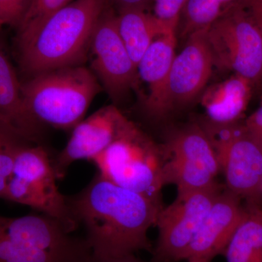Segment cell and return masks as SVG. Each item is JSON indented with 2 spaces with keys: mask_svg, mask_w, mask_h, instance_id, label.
<instances>
[{
  "mask_svg": "<svg viewBox=\"0 0 262 262\" xmlns=\"http://www.w3.org/2000/svg\"><path fill=\"white\" fill-rule=\"evenodd\" d=\"M74 220L85 231V241L96 257L146 251L148 237L163 206L96 173L80 192L67 196Z\"/></svg>",
  "mask_w": 262,
  "mask_h": 262,
  "instance_id": "6da1fadb",
  "label": "cell"
},
{
  "mask_svg": "<svg viewBox=\"0 0 262 262\" xmlns=\"http://www.w3.org/2000/svg\"><path fill=\"white\" fill-rule=\"evenodd\" d=\"M110 0H74L48 17L28 37L18 39L22 70L30 77L83 65L95 27Z\"/></svg>",
  "mask_w": 262,
  "mask_h": 262,
  "instance_id": "7a4b0ae2",
  "label": "cell"
},
{
  "mask_svg": "<svg viewBox=\"0 0 262 262\" xmlns=\"http://www.w3.org/2000/svg\"><path fill=\"white\" fill-rule=\"evenodd\" d=\"M102 90L94 72L83 65L41 72L22 84L26 107L39 123L72 130L84 118Z\"/></svg>",
  "mask_w": 262,
  "mask_h": 262,
  "instance_id": "3957f363",
  "label": "cell"
},
{
  "mask_svg": "<svg viewBox=\"0 0 262 262\" xmlns=\"http://www.w3.org/2000/svg\"><path fill=\"white\" fill-rule=\"evenodd\" d=\"M59 221L42 213L0 215V262H89L92 251Z\"/></svg>",
  "mask_w": 262,
  "mask_h": 262,
  "instance_id": "277c9868",
  "label": "cell"
},
{
  "mask_svg": "<svg viewBox=\"0 0 262 262\" xmlns=\"http://www.w3.org/2000/svg\"><path fill=\"white\" fill-rule=\"evenodd\" d=\"M91 163L103 178L163 206V147L134 122L129 120L120 135Z\"/></svg>",
  "mask_w": 262,
  "mask_h": 262,
  "instance_id": "5b68a950",
  "label": "cell"
},
{
  "mask_svg": "<svg viewBox=\"0 0 262 262\" xmlns=\"http://www.w3.org/2000/svg\"><path fill=\"white\" fill-rule=\"evenodd\" d=\"M53 156L42 144L22 146L15 156L13 172L2 199L30 207L59 221L71 232L79 226L74 220L67 196L57 185Z\"/></svg>",
  "mask_w": 262,
  "mask_h": 262,
  "instance_id": "8992f818",
  "label": "cell"
},
{
  "mask_svg": "<svg viewBox=\"0 0 262 262\" xmlns=\"http://www.w3.org/2000/svg\"><path fill=\"white\" fill-rule=\"evenodd\" d=\"M213 66L262 88V35L239 1L206 29Z\"/></svg>",
  "mask_w": 262,
  "mask_h": 262,
  "instance_id": "52a82bcc",
  "label": "cell"
},
{
  "mask_svg": "<svg viewBox=\"0 0 262 262\" xmlns=\"http://www.w3.org/2000/svg\"><path fill=\"white\" fill-rule=\"evenodd\" d=\"M202 125L213 144L226 188L244 202H262V148L244 124Z\"/></svg>",
  "mask_w": 262,
  "mask_h": 262,
  "instance_id": "ba28073f",
  "label": "cell"
},
{
  "mask_svg": "<svg viewBox=\"0 0 262 262\" xmlns=\"http://www.w3.org/2000/svg\"><path fill=\"white\" fill-rule=\"evenodd\" d=\"M165 185L177 192L209 187L216 184L220 165L209 136L202 124L192 123L173 130L162 146Z\"/></svg>",
  "mask_w": 262,
  "mask_h": 262,
  "instance_id": "9c48e42d",
  "label": "cell"
},
{
  "mask_svg": "<svg viewBox=\"0 0 262 262\" xmlns=\"http://www.w3.org/2000/svg\"><path fill=\"white\" fill-rule=\"evenodd\" d=\"M222 190L216 183L203 189L178 192L169 206L162 207L155 224L158 237L150 261H183L200 226Z\"/></svg>",
  "mask_w": 262,
  "mask_h": 262,
  "instance_id": "30bf717a",
  "label": "cell"
},
{
  "mask_svg": "<svg viewBox=\"0 0 262 262\" xmlns=\"http://www.w3.org/2000/svg\"><path fill=\"white\" fill-rule=\"evenodd\" d=\"M89 55L91 71L102 89L119 102L139 85L137 67L132 61L117 27V15L110 7L95 27Z\"/></svg>",
  "mask_w": 262,
  "mask_h": 262,
  "instance_id": "8fae6325",
  "label": "cell"
},
{
  "mask_svg": "<svg viewBox=\"0 0 262 262\" xmlns=\"http://www.w3.org/2000/svg\"><path fill=\"white\" fill-rule=\"evenodd\" d=\"M129 119L114 105L104 106L83 119L72 130L65 147L53 157L58 180L64 178L71 165L79 160L91 162L120 135Z\"/></svg>",
  "mask_w": 262,
  "mask_h": 262,
  "instance_id": "7c38bea8",
  "label": "cell"
},
{
  "mask_svg": "<svg viewBox=\"0 0 262 262\" xmlns=\"http://www.w3.org/2000/svg\"><path fill=\"white\" fill-rule=\"evenodd\" d=\"M245 213L242 198L227 188L222 190L187 248L184 260L201 258L211 261L215 256L224 255Z\"/></svg>",
  "mask_w": 262,
  "mask_h": 262,
  "instance_id": "4fadbf2b",
  "label": "cell"
},
{
  "mask_svg": "<svg viewBox=\"0 0 262 262\" xmlns=\"http://www.w3.org/2000/svg\"><path fill=\"white\" fill-rule=\"evenodd\" d=\"M213 67L206 29L190 34L184 49L176 55L169 75L168 96L171 110L190 103L203 91Z\"/></svg>",
  "mask_w": 262,
  "mask_h": 262,
  "instance_id": "5bb4252c",
  "label": "cell"
},
{
  "mask_svg": "<svg viewBox=\"0 0 262 262\" xmlns=\"http://www.w3.org/2000/svg\"><path fill=\"white\" fill-rule=\"evenodd\" d=\"M177 32L157 38L137 66L139 80L147 86L144 110L149 118L160 120L170 111L168 80L176 56Z\"/></svg>",
  "mask_w": 262,
  "mask_h": 262,
  "instance_id": "9a60e30c",
  "label": "cell"
},
{
  "mask_svg": "<svg viewBox=\"0 0 262 262\" xmlns=\"http://www.w3.org/2000/svg\"><path fill=\"white\" fill-rule=\"evenodd\" d=\"M0 122L26 141L34 144H42L46 126L34 120L26 107L22 84L1 44Z\"/></svg>",
  "mask_w": 262,
  "mask_h": 262,
  "instance_id": "2e32d148",
  "label": "cell"
},
{
  "mask_svg": "<svg viewBox=\"0 0 262 262\" xmlns=\"http://www.w3.org/2000/svg\"><path fill=\"white\" fill-rule=\"evenodd\" d=\"M254 85L247 79L234 75L207 90L202 98L208 120L215 125L237 123L244 115Z\"/></svg>",
  "mask_w": 262,
  "mask_h": 262,
  "instance_id": "e0dca14e",
  "label": "cell"
},
{
  "mask_svg": "<svg viewBox=\"0 0 262 262\" xmlns=\"http://www.w3.org/2000/svg\"><path fill=\"white\" fill-rule=\"evenodd\" d=\"M117 27L122 42L136 67L157 38L170 32L153 14L144 10H125L117 15Z\"/></svg>",
  "mask_w": 262,
  "mask_h": 262,
  "instance_id": "ac0fdd59",
  "label": "cell"
},
{
  "mask_svg": "<svg viewBox=\"0 0 262 262\" xmlns=\"http://www.w3.org/2000/svg\"><path fill=\"white\" fill-rule=\"evenodd\" d=\"M246 213L224 253L227 262H262V202H244Z\"/></svg>",
  "mask_w": 262,
  "mask_h": 262,
  "instance_id": "d6986e66",
  "label": "cell"
},
{
  "mask_svg": "<svg viewBox=\"0 0 262 262\" xmlns=\"http://www.w3.org/2000/svg\"><path fill=\"white\" fill-rule=\"evenodd\" d=\"M241 0H188L181 20L182 35L207 29Z\"/></svg>",
  "mask_w": 262,
  "mask_h": 262,
  "instance_id": "ffe728a7",
  "label": "cell"
},
{
  "mask_svg": "<svg viewBox=\"0 0 262 262\" xmlns=\"http://www.w3.org/2000/svg\"><path fill=\"white\" fill-rule=\"evenodd\" d=\"M28 144L32 143L26 141L0 122V199L3 198L11 177L18 150Z\"/></svg>",
  "mask_w": 262,
  "mask_h": 262,
  "instance_id": "44dd1931",
  "label": "cell"
},
{
  "mask_svg": "<svg viewBox=\"0 0 262 262\" xmlns=\"http://www.w3.org/2000/svg\"><path fill=\"white\" fill-rule=\"evenodd\" d=\"M74 0H32L23 22L18 29V39L32 34L48 17Z\"/></svg>",
  "mask_w": 262,
  "mask_h": 262,
  "instance_id": "7402d4cb",
  "label": "cell"
},
{
  "mask_svg": "<svg viewBox=\"0 0 262 262\" xmlns=\"http://www.w3.org/2000/svg\"><path fill=\"white\" fill-rule=\"evenodd\" d=\"M188 0H152L154 15L162 23L177 32Z\"/></svg>",
  "mask_w": 262,
  "mask_h": 262,
  "instance_id": "603a6c76",
  "label": "cell"
},
{
  "mask_svg": "<svg viewBox=\"0 0 262 262\" xmlns=\"http://www.w3.org/2000/svg\"><path fill=\"white\" fill-rule=\"evenodd\" d=\"M32 0H0V20L18 29L23 22Z\"/></svg>",
  "mask_w": 262,
  "mask_h": 262,
  "instance_id": "cb8c5ba5",
  "label": "cell"
},
{
  "mask_svg": "<svg viewBox=\"0 0 262 262\" xmlns=\"http://www.w3.org/2000/svg\"><path fill=\"white\" fill-rule=\"evenodd\" d=\"M244 125L248 135L262 148V103L259 107L245 120Z\"/></svg>",
  "mask_w": 262,
  "mask_h": 262,
  "instance_id": "d4e9b609",
  "label": "cell"
},
{
  "mask_svg": "<svg viewBox=\"0 0 262 262\" xmlns=\"http://www.w3.org/2000/svg\"><path fill=\"white\" fill-rule=\"evenodd\" d=\"M249 12L262 35V0H241Z\"/></svg>",
  "mask_w": 262,
  "mask_h": 262,
  "instance_id": "484cf974",
  "label": "cell"
},
{
  "mask_svg": "<svg viewBox=\"0 0 262 262\" xmlns=\"http://www.w3.org/2000/svg\"><path fill=\"white\" fill-rule=\"evenodd\" d=\"M119 11L125 10H139L146 11L152 0H113Z\"/></svg>",
  "mask_w": 262,
  "mask_h": 262,
  "instance_id": "4316f807",
  "label": "cell"
},
{
  "mask_svg": "<svg viewBox=\"0 0 262 262\" xmlns=\"http://www.w3.org/2000/svg\"><path fill=\"white\" fill-rule=\"evenodd\" d=\"M89 262H151L146 261L138 257L136 253L121 255V256H112V257H96L93 256Z\"/></svg>",
  "mask_w": 262,
  "mask_h": 262,
  "instance_id": "83f0119b",
  "label": "cell"
},
{
  "mask_svg": "<svg viewBox=\"0 0 262 262\" xmlns=\"http://www.w3.org/2000/svg\"><path fill=\"white\" fill-rule=\"evenodd\" d=\"M187 262H211L208 260L205 259V258H192L190 259L187 260Z\"/></svg>",
  "mask_w": 262,
  "mask_h": 262,
  "instance_id": "f1b7e54d",
  "label": "cell"
},
{
  "mask_svg": "<svg viewBox=\"0 0 262 262\" xmlns=\"http://www.w3.org/2000/svg\"><path fill=\"white\" fill-rule=\"evenodd\" d=\"M3 25H4V24H3V22L0 20V29H1L2 27H3Z\"/></svg>",
  "mask_w": 262,
  "mask_h": 262,
  "instance_id": "f546056e",
  "label": "cell"
}]
</instances>
